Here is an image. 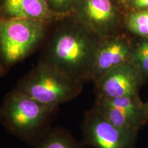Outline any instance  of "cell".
Listing matches in <instances>:
<instances>
[{"instance_id":"cell-1","label":"cell","mask_w":148,"mask_h":148,"mask_svg":"<svg viewBox=\"0 0 148 148\" xmlns=\"http://www.w3.org/2000/svg\"><path fill=\"white\" fill-rule=\"evenodd\" d=\"M97 38L75 21L64 24L51 37L42 60L83 82L90 80Z\"/></svg>"},{"instance_id":"cell-2","label":"cell","mask_w":148,"mask_h":148,"mask_svg":"<svg viewBox=\"0 0 148 148\" xmlns=\"http://www.w3.org/2000/svg\"><path fill=\"white\" fill-rule=\"evenodd\" d=\"M82 88V81L41 60L15 88L40 103L57 107L76 97Z\"/></svg>"},{"instance_id":"cell-3","label":"cell","mask_w":148,"mask_h":148,"mask_svg":"<svg viewBox=\"0 0 148 148\" xmlns=\"http://www.w3.org/2000/svg\"><path fill=\"white\" fill-rule=\"evenodd\" d=\"M56 108L14 88L5 96L0 107V120L12 134L30 140L36 136Z\"/></svg>"},{"instance_id":"cell-4","label":"cell","mask_w":148,"mask_h":148,"mask_svg":"<svg viewBox=\"0 0 148 148\" xmlns=\"http://www.w3.org/2000/svg\"><path fill=\"white\" fill-rule=\"evenodd\" d=\"M45 23L0 16V60L5 66L26 58L45 34Z\"/></svg>"},{"instance_id":"cell-5","label":"cell","mask_w":148,"mask_h":148,"mask_svg":"<svg viewBox=\"0 0 148 148\" xmlns=\"http://www.w3.org/2000/svg\"><path fill=\"white\" fill-rule=\"evenodd\" d=\"M84 143L94 148H134L138 134L120 130L92 107L82 125Z\"/></svg>"},{"instance_id":"cell-6","label":"cell","mask_w":148,"mask_h":148,"mask_svg":"<svg viewBox=\"0 0 148 148\" xmlns=\"http://www.w3.org/2000/svg\"><path fill=\"white\" fill-rule=\"evenodd\" d=\"M94 83L97 97L116 98L138 95L140 86L145 82L129 61L109 70Z\"/></svg>"},{"instance_id":"cell-7","label":"cell","mask_w":148,"mask_h":148,"mask_svg":"<svg viewBox=\"0 0 148 148\" xmlns=\"http://www.w3.org/2000/svg\"><path fill=\"white\" fill-rule=\"evenodd\" d=\"M73 10L75 21L99 38L109 36L117 23L111 0H78Z\"/></svg>"},{"instance_id":"cell-8","label":"cell","mask_w":148,"mask_h":148,"mask_svg":"<svg viewBox=\"0 0 148 148\" xmlns=\"http://www.w3.org/2000/svg\"><path fill=\"white\" fill-rule=\"evenodd\" d=\"M133 45L121 36L101 38L96 50L90 80L95 82L106 72L120 64L129 62Z\"/></svg>"},{"instance_id":"cell-9","label":"cell","mask_w":148,"mask_h":148,"mask_svg":"<svg viewBox=\"0 0 148 148\" xmlns=\"http://www.w3.org/2000/svg\"><path fill=\"white\" fill-rule=\"evenodd\" d=\"M60 15L55 13L47 0H1L0 16L23 18L44 23Z\"/></svg>"},{"instance_id":"cell-10","label":"cell","mask_w":148,"mask_h":148,"mask_svg":"<svg viewBox=\"0 0 148 148\" xmlns=\"http://www.w3.org/2000/svg\"><path fill=\"white\" fill-rule=\"evenodd\" d=\"M93 108L112 125L125 132L138 134L141 126L118 108L97 98Z\"/></svg>"},{"instance_id":"cell-11","label":"cell","mask_w":148,"mask_h":148,"mask_svg":"<svg viewBox=\"0 0 148 148\" xmlns=\"http://www.w3.org/2000/svg\"><path fill=\"white\" fill-rule=\"evenodd\" d=\"M97 98L124 112L141 127L148 121L144 112L143 102L138 95L116 98Z\"/></svg>"},{"instance_id":"cell-12","label":"cell","mask_w":148,"mask_h":148,"mask_svg":"<svg viewBox=\"0 0 148 148\" xmlns=\"http://www.w3.org/2000/svg\"><path fill=\"white\" fill-rule=\"evenodd\" d=\"M35 148H84L68 133L54 130L42 136Z\"/></svg>"},{"instance_id":"cell-13","label":"cell","mask_w":148,"mask_h":148,"mask_svg":"<svg viewBox=\"0 0 148 148\" xmlns=\"http://www.w3.org/2000/svg\"><path fill=\"white\" fill-rule=\"evenodd\" d=\"M130 61L138 70L145 82H148V38H143L133 45Z\"/></svg>"},{"instance_id":"cell-14","label":"cell","mask_w":148,"mask_h":148,"mask_svg":"<svg viewBox=\"0 0 148 148\" xmlns=\"http://www.w3.org/2000/svg\"><path fill=\"white\" fill-rule=\"evenodd\" d=\"M125 23L127 29L132 34L148 38V10L130 14Z\"/></svg>"},{"instance_id":"cell-15","label":"cell","mask_w":148,"mask_h":148,"mask_svg":"<svg viewBox=\"0 0 148 148\" xmlns=\"http://www.w3.org/2000/svg\"><path fill=\"white\" fill-rule=\"evenodd\" d=\"M49 6L55 13L63 16L74 10L78 0H47Z\"/></svg>"},{"instance_id":"cell-16","label":"cell","mask_w":148,"mask_h":148,"mask_svg":"<svg viewBox=\"0 0 148 148\" xmlns=\"http://www.w3.org/2000/svg\"><path fill=\"white\" fill-rule=\"evenodd\" d=\"M134 4L140 8H148V0H134Z\"/></svg>"},{"instance_id":"cell-17","label":"cell","mask_w":148,"mask_h":148,"mask_svg":"<svg viewBox=\"0 0 148 148\" xmlns=\"http://www.w3.org/2000/svg\"><path fill=\"white\" fill-rule=\"evenodd\" d=\"M5 73V66L3 65L2 62L0 60V77L2 76Z\"/></svg>"},{"instance_id":"cell-18","label":"cell","mask_w":148,"mask_h":148,"mask_svg":"<svg viewBox=\"0 0 148 148\" xmlns=\"http://www.w3.org/2000/svg\"><path fill=\"white\" fill-rule=\"evenodd\" d=\"M143 110L146 117L148 119V101L146 102H143Z\"/></svg>"},{"instance_id":"cell-19","label":"cell","mask_w":148,"mask_h":148,"mask_svg":"<svg viewBox=\"0 0 148 148\" xmlns=\"http://www.w3.org/2000/svg\"><path fill=\"white\" fill-rule=\"evenodd\" d=\"M0 2H1V0H0Z\"/></svg>"}]
</instances>
